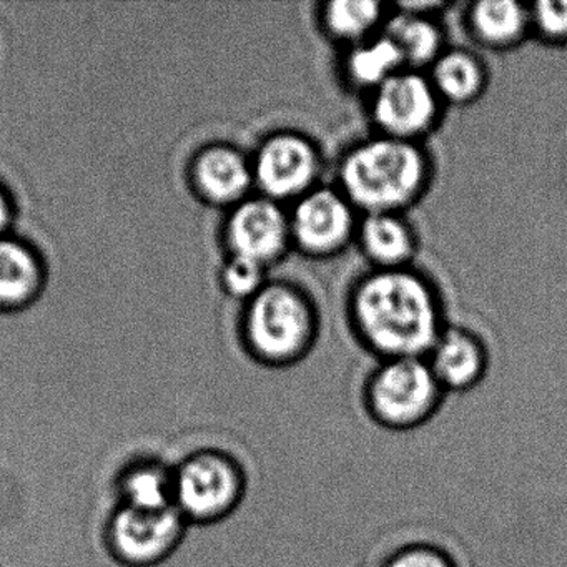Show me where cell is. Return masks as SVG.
Returning <instances> with one entry per match:
<instances>
[{
  "label": "cell",
  "mask_w": 567,
  "mask_h": 567,
  "mask_svg": "<svg viewBox=\"0 0 567 567\" xmlns=\"http://www.w3.org/2000/svg\"><path fill=\"white\" fill-rule=\"evenodd\" d=\"M351 315L363 343L383 361L427 358L444 331L436 291L410 268L361 278Z\"/></svg>",
  "instance_id": "6da1fadb"
},
{
  "label": "cell",
  "mask_w": 567,
  "mask_h": 567,
  "mask_svg": "<svg viewBox=\"0 0 567 567\" xmlns=\"http://www.w3.org/2000/svg\"><path fill=\"white\" fill-rule=\"evenodd\" d=\"M430 177V158L417 142L378 135L347 152L340 192L364 215L403 214L423 197Z\"/></svg>",
  "instance_id": "7a4b0ae2"
},
{
  "label": "cell",
  "mask_w": 567,
  "mask_h": 567,
  "mask_svg": "<svg viewBox=\"0 0 567 567\" xmlns=\"http://www.w3.org/2000/svg\"><path fill=\"white\" fill-rule=\"evenodd\" d=\"M317 315L307 295L285 284L265 285L247 315V338L258 360L287 367L307 357L317 338Z\"/></svg>",
  "instance_id": "3957f363"
},
{
  "label": "cell",
  "mask_w": 567,
  "mask_h": 567,
  "mask_svg": "<svg viewBox=\"0 0 567 567\" xmlns=\"http://www.w3.org/2000/svg\"><path fill=\"white\" fill-rule=\"evenodd\" d=\"M444 393L426 358L384 360L368 378L364 406L381 427L411 431L437 413Z\"/></svg>",
  "instance_id": "277c9868"
},
{
  "label": "cell",
  "mask_w": 567,
  "mask_h": 567,
  "mask_svg": "<svg viewBox=\"0 0 567 567\" xmlns=\"http://www.w3.org/2000/svg\"><path fill=\"white\" fill-rule=\"evenodd\" d=\"M371 94V117L380 135L417 142L440 118V95L430 78L414 69H403Z\"/></svg>",
  "instance_id": "5b68a950"
},
{
  "label": "cell",
  "mask_w": 567,
  "mask_h": 567,
  "mask_svg": "<svg viewBox=\"0 0 567 567\" xmlns=\"http://www.w3.org/2000/svg\"><path fill=\"white\" fill-rule=\"evenodd\" d=\"M321 158L317 145L297 132H278L258 148L251 164L254 182L264 197L297 202L317 187Z\"/></svg>",
  "instance_id": "8992f818"
},
{
  "label": "cell",
  "mask_w": 567,
  "mask_h": 567,
  "mask_svg": "<svg viewBox=\"0 0 567 567\" xmlns=\"http://www.w3.org/2000/svg\"><path fill=\"white\" fill-rule=\"evenodd\" d=\"M354 207L340 190L315 187L291 208V244L311 257L340 254L358 230Z\"/></svg>",
  "instance_id": "52a82bcc"
},
{
  "label": "cell",
  "mask_w": 567,
  "mask_h": 567,
  "mask_svg": "<svg viewBox=\"0 0 567 567\" xmlns=\"http://www.w3.org/2000/svg\"><path fill=\"white\" fill-rule=\"evenodd\" d=\"M228 240L234 255L268 267L290 247V217L267 197L241 202L228 224Z\"/></svg>",
  "instance_id": "ba28073f"
},
{
  "label": "cell",
  "mask_w": 567,
  "mask_h": 567,
  "mask_svg": "<svg viewBox=\"0 0 567 567\" xmlns=\"http://www.w3.org/2000/svg\"><path fill=\"white\" fill-rule=\"evenodd\" d=\"M240 471L231 461L205 454L190 461L177 481V497L192 516L212 519L235 506L241 494Z\"/></svg>",
  "instance_id": "9c48e42d"
},
{
  "label": "cell",
  "mask_w": 567,
  "mask_h": 567,
  "mask_svg": "<svg viewBox=\"0 0 567 567\" xmlns=\"http://www.w3.org/2000/svg\"><path fill=\"white\" fill-rule=\"evenodd\" d=\"M426 360L441 388L456 393L473 390L487 370L484 344L460 328H444Z\"/></svg>",
  "instance_id": "30bf717a"
},
{
  "label": "cell",
  "mask_w": 567,
  "mask_h": 567,
  "mask_svg": "<svg viewBox=\"0 0 567 567\" xmlns=\"http://www.w3.org/2000/svg\"><path fill=\"white\" fill-rule=\"evenodd\" d=\"M181 530V517L174 509L142 511L127 507L114 523V539L122 556L151 560L164 554Z\"/></svg>",
  "instance_id": "8fae6325"
},
{
  "label": "cell",
  "mask_w": 567,
  "mask_h": 567,
  "mask_svg": "<svg viewBox=\"0 0 567 567\" xmlns=\"http://www.w3.org/2000/svg\"><path fill=\"white\" fill-rule=\"evenodd\" d=\"M357 231L364 257L377 270L408 268L416 255V235L401 214L363 215Z\"/></svg>",
  "instance_id": "7c38bea8"
},
{
  "label": "cell",
  "mask_w": 567,
  "mask_h": 567,
  "mask_svg": "<svg viewBox=\"0 0 567 567\" xmlns=\"http://www.w3.org/2000/svg\"><path fill=\"white\" fill-rule=\"evenodd\" d=\"M471 34L489 49H507L519 44L530 22V9L514 0H483L467 14Z\"/></svg>",
  "instance_id": "4fadbf2b"
},
{
  "label": "cell",
  "mask_w": 567,
  "mask_h": 567,
  "mask_svg": "<svg viewBox=\"0 0 567 567\" xmlns=\"http://www.w3.org/2000/svg\"><path fill=\"white\" fill-rule=\"evenodd\" d=\"M431 84L441 102L467 105L481 97L487 75L483 62L467 51H444L431 65Z\"/></svg>",
  "instance_id": "5bb4252c"
},
{
  "label": "cell",
  "mask_w": 567,
  "mask_h": 567,
  "mask_svg": "<svg viewBox=\"0 0 567 567\" xmlns=\"http://www.w3.org/2000/svg\"><path fill=\"white\" fill-rule=\"evenodd\" d=\"M197 181L208 198L228 204L245 197L254 184V171L247 158L234 148L215 147L198 161Z\"/></svg>",
  "instance_id": "9a60e30c"
},
{
  "label": "cell",
  "mask_w": 567,
  "mask_h": 567,
  "mask_svg": "<svg viewBox=\"0 0 567 567\" xmlns=\"http://www.w3.org/2000/svg\"><path fill=\"white\" fill-rule=\"evenodd\" d=\"M384 28L408 69L431 68L444 52L443 34L430 16L400 11L388 19Z\"/></svg>",
  "instance_id": "2e32d148"
},
{
  "label": "cell",
  "mask_w": 567,
  "mask_h": 567,
  "mask_svg": "<svg viewBox=\"0 0 567 567\" xmlns=\"http://www.w3.org/2000/svg\"><path fill=\"white\" fill-rule=\"evenodd\" d=\"M403 69L408 68L400 51L384 32L353 45L344 62L348 81L354 87L370 92L377 91Z\"/></svg>",
  "instance_id": "e0dca14e"
},
{
  "label": "cell",
  "mask_w": 567,
  "mask_h": 567,
  "mask_svg": "<svg viewBox=\"0 0 567 567\" xmlns=\"http://www.w3.org/2000/svg\"><path fill=\"white\" fill-rule=\"evenodd\" d=\"M383 19L384 6L374 0H333L321 12L324 31L351 48L373 38Z\"/></svg>",
  "instance_id": "ac0fdd59"
},
{
  "label": "cell",
  "mask_w": 567,
  "mask_h": 567,
  "mask_svg": "<svg viewBox=\"0 0 567 567\" xmlns=\"http://www.w3.org/2000/svg\"><path fill=\"white\" fill-rule=\"evenodd\" d=\"M38 284V267L28 250L11 241H0V301H19Z\"/></svg>",
  "instance_id": "d6986e66"
},
{
  "label": "cell",
  "mask_w": 567,
  "mask_h": 567,
  "mask_svg": "<svg viewBox=\"0 0 567 567\" xmlns=\"http://www.w3.org/2000/svg\"><path fill=\"white\" fill-rule=\"evenodd\" d=\"M128 507L142 511L168 509L171 484L162 471L154 467L135 471L125 481Z\"/></svg>",
  "instance_id": "ffe728a7"
},
{
  "label": "cell",
  "mask_w": 567,
  "mask_h": 567,
  "mask_svg": "<svg viewBox=\"0 0 567 567\" xmlns=\"http://www.w3.org/2000/svg\"><path fill=\"white\" fill-rule=\"evenodd\" d=\"M265 270L267 267L264 265L234 255L230 264L225 267V285L237 297L254 298L265 287Z\"/></svg>",
  "instance_id": "44dd1931"
},
{
  "label": "cell",
  "mask_w": 567,
  "mask_h": 567,
  "mask_svg": "<svg viewBox=\"0 0 567 567\" xmlns=\"http://www.w3.org/2000/svg\"><path fill=\"white\" fill-rule=\"evenodd\" d=\"M383 567H456L453 557L431 544H408L384 560Z\"/></svg>",
  "instance_id": "7402d4cb"
},
{
  "label": "cell",
  "mask_w": 567,
  "mask_h": 567,
  "mask_svg": "<svg viewBox=\"0 0 567 567\" xmlns=\"http://www.w3.org/2000/svg\"><path fill=\"white\" fill-rule=\"evenodd\" d=\"M530 22L547 39H567V2H537L530 8Z\"/></svg>",
  "instance_id": "603a6c76"
},
{
  "label": "cell",
  "mask_w": 567,
  "mask_h": 567,
  "mask_svg": "<svg viewBox=\"0 0 567 567\" xmlns=\"http://www.w3.org/2000/svg\"><path fill=\"white\" fill-rule=\"evenodd\" d=\"M8 204H6V198L0 194V230L4 227L6 221H8Z\"/></svg>",
  "instance_id": "cb8c5ba5"
}]
</instances>
